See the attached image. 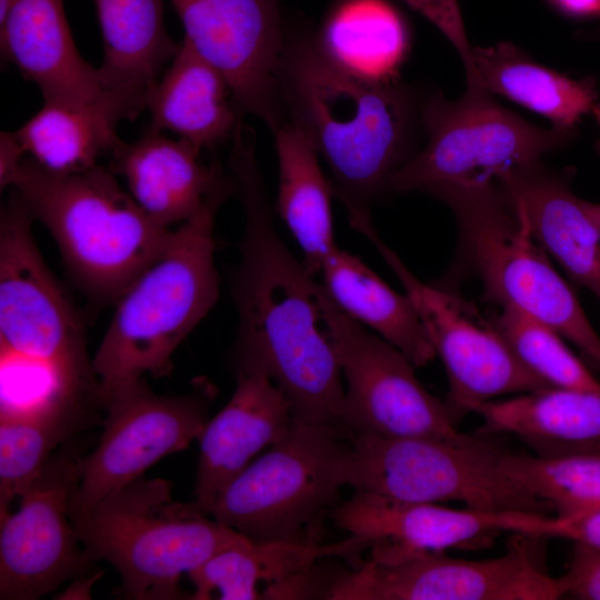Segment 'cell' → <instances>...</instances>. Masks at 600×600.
<instances>
[{
	"label": "cell",
	"instance_id": "cell-12",
	"mask_svg": "<svg viewBox=\"0 0 600 600\" xmlns=\"http://www.w3.org/2000/svg\"><path fill=\"white\" fill-rule=\"evenodd\" d=\"M319 301L344 381L341 427L350 434L378 437L449 439L461 433L400 350L342 311L321 282Z\"/></svg>",
	"mask_w": 600,
	"mask_h": 600
},
{
	"label": "cell",
	"instance_id": "cell-19",
	"mask_svg": "<svg viewBox=\"0 0 600 600\" xmlns=\"http://www.w3.org/2000/svg\"><path fill=\"white\" fill-rule=\"evenodd\" d=\"M569 176L536 161L507 171L496 182L548 256L600 302V227L571 191Z\"/></svg>",
	"mask_w": 600,
	"mask_h": 600
},
{
	"label": "cell",
	"instance_id": "cell-27",
	"mask_svg": "<svg viewBox=\"0 0 600 600\" xmlns=\"http://www.w3.org/2000/svg\"><path fill=\"white\" fill-rule=\"evenodd\" d=\"M476 87L498 93L548 118L552 127L573 131L598 97L591 77L571 79L538 64L510 42L472 47Z\"/></svg>",
	"mask_w": 600,
	"mask_h": 600
},
{
	"label": "cell",
	"instance_id": "cell-17",
	"mask_svg": "<svg viewBox=\"0 0 600 600\" xmlns=\"http://www.w3.org/2000/svg\"><path fill=\"white\" fill-rule=\"evenodd\" d=\"M531 513L451 509L354 491L334 506L336 527L362 538L370 558L396 562L456 548H486L500 532H519Z\"/></svg>",
	"mask_w": 600,
	"mask_h": 600
},
{
	"label": "cell",
	"instance_id": "cell-8",
	"mask_svg": "<svg viewBox=\"0 0 600 600\" xmlns=\"http://www.w3.org/2000/svg\"><path fill=\"white\" fill-rule=\"evenodd\" d=\"M350 433L293 422L216 497L209 514L256 541H310L304 532L347 486Z\"/></svg>",
	"mask_w": 600,
	"mask_h": 600
},
{
	"label": "cell",
	"instance_id": "cell-16",
	"mask_svg": "<svg viewBox=\"0 0 600 600\" xmlns=\"http://www.w3.org/2000/svg\"><path fill=\"white\" fill-rule=\"evenodd\" d=\"M186 40L227 80L234 104L276 132L286 123L277 72L286 30L279 0H169Z\"/></svg>",
	"mask_w": 600,
	"mask_h": 600
},
{
	"label": "cell",
	"instance_id": "cell-30",
	"mask_svg": "<svg viewBox=\"0 0 600 600\" xmlns=\"http://www.w3.org/2000/svg\"><path fill=\"white\" fill-rule=\"evenodd\" d=\"M500 466L520 489L548 502L557 518L600 509V450L549 458L504 451Z\"/></svg>",
	"mask_w": 600,
	"mask_h": 600
},
{
	"label": "cell",
	"instance_id": "cell-38",
	"mask_svg": "<svg viewBox=\"0 0 600 600\" xmlns=\"http://www.w3.org/2000/svg\"><path fill=\"white\" fill-rule=\"evenodd\" d=\"M101 573H94L89 577H80L59 594V599H90L91 588L99 579Z\"/></svg>",
	"mask_w": 600,
	"mask_h": 600
},
{
	"label": "cell",
	"instance_id": "cell-4",
	"mask_svg": "<svg viewBox=\"0 0 600 600\" xmlns=\"http://www.w3.org/2000/svg\"><path fill=\"white\" fill-rule=\"evenodd\" d=\"M11 187L49 230L74 281L98 303H116L173 233L101 164L56 173L26 154Z\"/></svg>",
	"mask_w": 600,
	"mask_h": 600
},
{
	"label": "cell",
	"instance_id": "cell-11",
	"mask_svg": "<svg viewBox=\"0 0 600 600\" xmlns=\"http://www.w3.org/2000/svg\"><path fill=\"white\" fill-rule=\"evenodd\" d=\"M364 237L400 281L442 360L449 383L443 402L456 427L497 397L551 388L514 354L492 319L440 283L419 280L376 228Z\"/></svg>",
	"mask_w": 600,
	"mask_h": 600
},
{
	"label": "cell",
	"instance_id": "cell-36",
	"mask_svg": "<svg viewBox=\"0 0 600 600\" xmlns=\"http://www.w3.org/2000/svg\"><path fill=\"white\" fill-rule=\"evenodd\" d=\"M26 151L14 132L0 133V188L11 187Z\"/></svg>",
	"mask_w": 600,
	"mask_h": 600
},
{
	"label": "cell",
	"instance_id": "cell-33",
	"mask_svg": "<svg viewBox=\"0 0 600 600\" xmlns=\"http://www.w3.org/2000/svg\"><path fill=\"white\" fill-rule=\"evenodd\" d=\"M436 26L454 47L464 66L467 87L476 86L472 46L469 42L458 0H403Z\"/></svg>",
	"mask_w": 600,
	"mask_h": 600
},
{
	"label": "cell",
	"instance_id": "cell-29",
	"mask_svg": "<svg viewBox=\"0 0 600 600\" xmlns=\"http://www.w3.org/2000/svg\"><path fill=\"white\" fill-rule=\"evenodd\" d=\"M0 419L84 421L90 404L101 407L96 378L0 348Z\"/></svg>",
	"mask_w": 600,
	"mask_h": 600
},
{
	"label": "cell",
	"instance_id": "cell-18",
	"mask_svg": "<svg viewBox=\"0 0 600 600\" xmlns=\"http://www.w3.org/2000/svg\"><path fill=\"white\" fill-rule=\"evenodd\" d=\"M237 386L227 404L198 437L199 461L193 501L209 514L219 492L290 429L288 400L259 369L236 370Z\"/></svg>",
	"mask_w": 600,
	"mask_h": 600
},
{
	"label": "cell",
	"instance_id": "cell-20",
	"mask_svg": "<svg viewBox=\"0 0 600 600\" xmlns=\"http://www.w3.org/2000/svg\"><path fill=\"white\" fill-rule=\"evenodd\" d=\"M200 152L184 139L147 128L136 141H121L108 168L126 180L128 191L151 219L170 228L191 219L212 194L233 181L218 159L206 164Z\"/></svg>",
	"mask_w": 600,
	"mask_h": 600
},
{
	"label": "cell",
	"instance_id": "cell-25",
	"mask_svg": "<svg viewBox=\"0 0 600 600\" xmlns=\"http://www.w3.org/2000/svg\"><path fill=\"white\" fill-rule=\"evenodd\" d=\"M320 274L323 288L342 311L400 350L416 367L437 356L409 297L396 292L361 259L337 248Z\"/></svg>",
	"mask_w": 600,
	"mask_h": 600
},
{
	"label": "cell",
	"instance_id": "cell-39",
	"mask_svg": "<svg viewBox=\"0 0 600 600\" xmlns=\"http://www.w3.org/2000/svg\"><path fill=\"white\" fill-rule=\"evenodd\" d=\"M581 203L591 219L600 227V203L584 199H581Z\"/></svg>",
	"mask_w": 600,
	"mask_h": 600
},
{
	"label": "cell",
	"instance_id": "cell-15",
	"mask_svg": "<svg viewBox=\"0 0 600 600\" xmlns=\"http://www.w3.org/2000/svg\"><path fill=\"white\" fill-rule=\"evenodd\" d=\"M80 459L64 447L0 519V599L34 600L82 573L90 563L70 517Z\"/></svg>",
	"mask_w": 600,
	"mask_h": 600
},
{
	"label": "cell",
	"instance_id": "cell-41",
	"mask_svg": "<svg viewBox=\"0 0 600 600\" xmlns=\"http://www.w3.org/2000/svg\"><path fill=\"white\" fill-rule=\"evenodd\" d=\"M586 38L600 42V24L592 31L588 32Z\"/></svg>",
	"mask_w": 600,
	"mask_h": 600
},
{
	"label": "cell",
	"instance_id": "cell-37",
	"mask_svg": "<svg viewBox=\"0 0 600 600\" xmlns=\"http://www.w3.org/2000/svg\"><path fill=\"white\" fill-rule=\"evenodd\" d=\"M561 11L574 17L600 16V0H551Z\"/></svg>",
	"mask_w": 600,
	"mask_h": 600
},
{
	"label": "cell",
	"instance_id": "cell-24",
	"mask_svg": "<svg viewBox=\"0 0 600 600\" xmlns=\"http://www.w3.org/2000/svg\"><path fill=\"white\" fill-rule=\"evenodd\" d=\"M476 413L478 434H511L538 457L600 450V391L546 388L491 400Z\"/></svg>",
	"mask_w": 600,
	"mask_h": 600
},
{
	"label": "cell",
	"instance_id": "cell-6",
	"mask_svg": "<svg viewBox=\"0 0 600 600\" xmlns=\"http://www.w3.org/2000/svg\"><path fill=\"white\" fill-rule=\"evenodd\" d=\"M423 192L452 210L462 256L480 279L486 301L538 319L600 367L599 334L496 181L440 183Z\"/></svg>",
	"mask_w": 600,
	"mask_h": 600
},
{
	"label": "cell",
	"instance_id": "cell-3",
	"mask_svg": "<svg viewBox=\"0 0 600 600\" xmlns=\"http://www.w3.org/2000/svg\"><path fill=\"white\" fill-rule=\"evenodd\" d=\"M233 193L234 180L173 230L162 253L116 301L91 360L102 408L121 387L146 376L168 374L176 349L216 304L220 279L214 264V222Z\"/></svg>",
	"mask_w": 600,
	"mask_h": 600
},
{
	"label": "cell",
	"instance_id": "cell-22",
	"mask_svg": "<svg viewBox=\"0 0 600 600\" xmlns=\"http://www.w3.org/2000/svg\"><path fill=\"white\" fill-rule=\"evenodd\" d=\"M0 51L44 100L81 103L106 89L99 68L77 49L62 0H11L0 21Z\"/></svg>",
	"mask_w": 600,
	"mask_h": 600
},
{
	"label": "cell",
	"instance_id": "cell-42",
	"mask_svg": "<svg viewBox=\"0 0 600 600\" xmlns=\"http://www.w3.org/2000/svg\"><path fill=\"white\" fill-rule=\"evenodd\" d=\"M592 112L600 124V102L594 104ZM598 149L600 151V143L598 144Z\"/></svg>",
	"mask_w": 600,
	"mask_h": 600
},
{
	"label": "cell",
	"instance_id": "cell-28",
	"mask_svg": "<svg viewBox=\"0 0 600 600\" xmlns=\"http://www.w3.org/2000/svg\"><path fill=\"white\" fill-rule=\"evenodd\" d=\"M103 40L104 88L150 91L179 43L169 36L162 0H94Z\"/></svg>",
	"mask_w": 600,
	"mask_h": 600
},
{
	"label": "cell",
	"instance_id": "cell-35",
	"mask_svg": "<svg viewBox=\"0 0 600 600\" xmlns=\"http://www.w3.org/2000/svg\"><path fill=\"white\" fill-rule=\"evenodd\" d=\"M531 534L563 538L600 550V509L570 518L541 516Z\"/></svg>",
	"mask_w": 600,
	"mask_h": 600
},
{
	"label": "cell",
	"instance_id": "cell-13",
	"mask_svg": "<svg viewBox=\"0 0 600 600\" xmlns=\"http://www.w3.org/2000/svg\"><path fill=\"white\" fill-rule=\"evenodd\" d=\"M212 388L161 396L138 380L114 391L103 404V431L93 451L80 459L71 498L73 517L143 473L163 457L184 450L208 421Z\"/></svg>",
	"mask_w": 600,
	"mask_h": 600
},
{
	"label": "cell",
	"instance_id": "cell-31",
	"mask_svg": "<svg viewBox=\"0 0 600 600\" xmlns=\"http://www.w3.org/2000/svg\"><path fill=\"white\" fill-rule=\"evenodd\" d=\"M83 422L74 419H0V519L40 474L53 450Z\"/></svg>",
	"mask_w": 600,
	"mask_h": 600
},
{
	"label": "cell",
	"instance_id": "cell-14",
	"mask_svg": "<svg viewBox=\"0 0 600 600\" xmlns=\"http://www.w3.org/2000/svg\"><path fill=\"white\" fill-rule=\"evenodd\" d=\"M33 219L13 189L0 216V348L96 378L81 319L42 260Z\"/></svg>",
	"mask_w": 600,
	"mask_h": 600
},
{
	"label": "cell",
	"instance_id": "cell-32",
	"mask_svg": "<svg viewBox=\"0 0 600 600\" xmlns=\"http://www.w3.org/2000/svg\"><path fill=\"white\" fill-rule=\"evenodd\" d=\"M491 319L521 362L550 387L600 391V380L552 328L509 307Z\"/></svg>",
	"mask_w": 600,
	"mask_h": 600
},
{
	"label": "cell",
	"instance_id": "cell-1",
	"mask_svg": "<svg viewBox=\"0 0 600 600\" xmlns=\"http://www.w3.org/2000/svg\"><path fill=\"white\" fill-rule=\"evenodd\" d=\"M231 139L228 168L244 213L231 280L238 316L234 368L267 373L294 420L340 426L344 384L322 322L320 282L276 230L253 129L240 121Z\"/></svg>",
	"mask_w": 600,
	"mask_h": 600
},
{
	"label": "cell",
	"instance_id": "cell-34",
	"mask_svg": "<svg viewBox=\"0 0 600 600\" xmlns=\"http://www.w3.org/2000/svg\"><path fill=\"white\" fill-rule=\"evenodd\" d=\"M559 579L563 597L600 600V550L574 543L568 570Z\"/></svg>",
	"mask_w": 600,
	"mask_h": 600
},
{
	"label": "cell",
	"instance_id": "cell-9",
	"mask_svg": "<svg viewBox=\"0 0 600 600\" xmlns=\"http://www.w3.org/2000/svg\"><path fill=\"white\" fill-rule=\"evenodd\" d=\"M421 126L426 146L392 176L390 191L423 192L440 183L496 181L513 168L540 161L564 146L573 132L534 126L481 88H467L457 100L436 91L422 103Z\"/></svg>",
	"mask_w": 600,
	"mask_h": 600
},
{
	"label": "cell",
	"instance_id": "cell-26",
	"mask_svg": "<svg viewBox=\"0 0 600 600\" xmlns=\"http://www.w3.org/2000/svg\"><path fill=\"white\" fill-rule=\"evenodd\" d=\"M273 133L279 168L274 209L300 246L304 266L316 277L338 248L331 181L323 173L318 153L298 129L284 123Z\"/></svg>",
	"mask_w": 600,
	"mask_h": 600
},
{
	"label": "cell",
	"instance_id": "cell-2",
	"mask_svg": "<svg viewBox=\"0 0 600 600\" xmlns=\"http://www.w3.org/2000/svg\"><path fill=\"white\" fill-rule=\"evenodd\" d=\"M277 80L286 123L326 162L334 198L363 233L373 227V204L414 153L422 104L392 76L350 63L309 31H286Z\"/></svg>",
	"mask_w": 600,
	"mask_h": 600
},
{
	"label": "cell",
	"instance_id": "cell-10",
	"mask_svg": "<svg viewBox=\"0 0 600 600\" xmlns=\"http://www.w3.org/2000/svg\"><path fill=\"white\" fill-rule=\"evenodd\" d=\"M503 554L484 560L442 552L396 562L369 558L336 574L324 599L332 600H553L563 597L559 578L542 558L543 536L511 532Z\"/></svg>",
	"mask_w": 600,
	"mask_h": 600
},
{
	"label": "cell",
	"instance_id": "cell-40",
	"mask_svg": "<svg viewBox=\"0 0 600 600\" xmlns=\"http://www.w3.org/2000/svg\"><path fill=\"white\" fill-rule=\"evenodd\" d=\"M11 0H0V21L4 18Z\"/></svg>",
	"mask_w": 600,
	"mask_h": 600
},
{
	"label": "cell",
	"instance_id": "cell-5",
	"mask_svg": "<svg viewBox=\"0 0 600 600\" xmlns=\"http://www.w3.org/2000/svg\"><path fill=\"white\" fill-rule=\"evenodd\" d=\"M71 520L86 559L110 563L124 598L136 600L184 598L182 576L243 536L194 501L176 500L161 478L140 477Z\"/></svg>",
	"mask_w": 600,
	"mask_h": 600
},
{
	"label": "cell",
	"instance_id": "cell-21",
	"mask_svg": "<svg viewBox=\"0 0 600 600\" xmlns=\"http://www.w3.org/2000/svg\"><path fill=\"white\" fill-rule=\"evenodd\" d=\"M148 93L117 87L81 103L44 100L14 134L27 156L44 169L56 173L86 171L121 143L118 124L146 109Z\"/></svg>",
	"mask_w": 600,
	"mask_h": 600
},
{
	"label": "cell",
	"instance_id": "cell-7",
	"mask_svg": "<svg viewBox=\"0 0 600 600\" xmlns=\"http://www.w3.org/2000/svg\"><path fill=\"white\" fill-rule=\"evenodd\" d=\"M350 438L347 486L354 491L408 502L458 501L491 512H553L504 474V451L486 436Z\"/></svg>",
	"mask_w": 600,
	"mask_h": 600
},
{
	"label": "cell",
	"instance_id": "cell-23",
	"mask_svg": "<svg viewBox=\"0 0 600 600\" xmlns=\"http://www.w3.org/2000/svg\"><path fill=\"white\" fill-rule=\"evenodd\" d=\"M151 87L148 128L171 131L200 151L231 138L243 116L224 77L186 40Z\"/></svg>",
	"mask_w": 600,
	"mask_h": 600
}]
</instances>
